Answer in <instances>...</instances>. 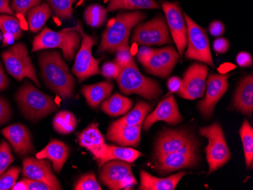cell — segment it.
Listing matches in <instances>:
<instances>
[{"mask_svg": "<svg viewBox=\"0 0 253 190\" xmlns=\"http://www.w3.org/2000/svg\"><path fill=\"white\" fill-rule=\"evenodd\" d=\"M41 76L45 85L63 99L73 97L75 80L62 55L56 51H44L39 54Z\"/></svg>", "mask_w": 253, "mask_h": 190, "instance_id": "1", "label": "cell"}, {"mask_svg": "<svg viewBox=\"0 0 253 190\" xmlns=\"http://www.w3.org/2000/svg\"><path fill=\"white\" fill-rule=\"evenodd\" d=\"M15 99L24 117L32 121L41 120L58 109L51 96L42 93L28 81L18 89Z\"/></svg>", "mask_w": 253, "mask_h": 190, "instance_id": "2", "label": "cell"}, {"mask_svg": "<svg viewBox=\"0 0 253 190\" xmlns=\"http://www.w3.org/2000/svg\"><path fill=\"white\" fill-rule=\"evenodd\" d=\"M146 15L143 12H119L114 22L102 34L99 49L102 52H116V50L128 43L132 29L143 21Z\"/></svg>", "mask_w": 253, "mask_h": 190, "instance_id": "3", "label": "cell"}, {"mask_svg": "<svg viewBox=\"0 0 253 190\" xmlns=\"http://www.w3.org/2000/svg\"><path fill=\"white\" fill-rule=\"evenodd\" d=\"M81 42L82 37L79 33L71 28L54 31L45 27L34 38L32 52L59 48L62 50L64 58L66 60L72 61L76 55Z\"/></svg>", "mask_w": 253, "mask_h": 190, "instance_id": "4", "label": "cell"}, {"mask_svg": "<svg viewBox=\"0 0 253 190\" xmlns=\"http://www.w3.org/2000/svg\"><path fill=\"white\" fill-rule=\"evenodd\" d=\"M117 82L121 91L125 95H140L152 100L157 99L162 94L159 83L142 75L138 70L136 62L122 68Z\"/></svg>", "mask_w": 253, "mask_h": 190, "instance_id": "5", "label": "cell"}, {"mask_svg": "<svg viewBox=\"0 0 253 190\" xmlns=\"http://www.w3.org/2000/svg\"><path fill=\"white\" fill-rule=\"evenodd\" d=\"M71 29L78 31L82 37L81 47L75 57L72 72L78 77L79 82H83L90 76L100 74L99 65L102 58L96 59L93 57L92 49L96 44V39L85 33L81 21H78L76 26L71 28Z\"/></svg>", "mask_w": 253, "mask_h": 190, "instance_id": "6", "label": "cell"}, {"mask_svg": "<svg viewBox=\"0 0 253 190\" xmlns=\"http://www.w3.org/2000/svg\"><path fill=\"white\" fill-rule=\"evenodd\" d=\"M200 133V135L209 140L206 152L210 166L209 174H211L230 161L231 152L226 142L222 127L218 122H215L208 127H201Z\"/></svg>", "mask_w": 253, "mask_h": 190, "instance_id": "7", "label": "cell"}, {"mask_svg": "<svg viewBox=\"0 0 253 190\" xmlns=\"http://www.w3.org/2000/svg\"><path fill=\"white\" fill-rule=\"evenodd\" d=\"M198 147L197 139L187 130H165L160 133L155 143L154 157L170 152L197 154Z\"/></svg>", "mask_w": 253, "mask_h": 190, "instance_id": "8", "label": "cell"}, {"mask_svg": "<svg viewBox=\"0 0 253 190\" xmlns=\"http://www.w3.org/2000/svg\"><path fill=\"white\" fill-rule=\"evenodd\" d=\"M2 58L7 72L15 80L21 81L24 78H29L37 86H41L34 65L28 55V48L24 42L15 44L2 52Z\"/></svg>", "mask_w": 253, "mask_h": 190, "instance_id": "9", "label": "cell"}, {"mask_svg": "<svg viewBox=\"0 0 253 190\" xmlns=\"http://www.w3.org/2000/svg\"><path fill=\"white\" fill-rule=\"evenodd\" d=\"M183 17L187 25L188 43L186 59L202 62L213 68L214 62L206 30L197 25L187 14H183Z\"/></svg>", "mask_w": 253, "mask_h": 190, "instance_id": "10", "label": "cell"}, {"mask_svg": "<svg viewBox=\"0 0 253 190\" xmlns=\"http://www.w3.org/2000/svg\"><path fill=\"white\" fill-rule=\"evenodd\" d=\"M99 181L111 190H131L137 182L126 161L112 160L101 166Z\"/></svg>", "mask_w": 253, "mask_h": 190, "instance_id": "11", "label": "cell"}, {"mask_svg": "<svg viewBox=\"0 0 253 190\" xmlns=\"http://www.w3.org/2000/svg\"><path fill=\"white\" fill-rule=\"evenodd\" d=\"M131 42L146 46L171 43L166 19L158 15L150 21L138 25L133 31Z\"/></svg>", "mask_w": 253, "mask_h": 190, "instance_id": "12", "label": "cell"}, {"mask_svg": "<svg viewBox=\"0 0 253 190\" xmlns=\"http://www.w3.org/2000/svg\"><path fill=\"white\" fill-rule=\"evenodd\" d=\"M162 7L166 17L168 27L170 29L172 39L177 46L180 57L187 46V28L183 14L177 2H167L162 0Z\"/></svg>", "mask_w": 253, "mask_h": 190, "instance_id": "13", "label": "cell"}, {"mask_svg": "<svg viewBox=\"0 0 253 190\" xmlns=\"http://www.w3.org/2000/svg\"><path fill=\"white\" fill-rule=\"evenodd\" d=\"M208 72V68L203 64L194 63L190 65L182 80L183 87L178 93L180 96L189 100L203 97L206 92Z\"/></svg>", "mask_w": 253, "mask_h": 190, "instance_id": "14", "label": "cell"}, {"mask_svg": "<svg viewBox=\"0 0 253 190\" xmlns=\"http://www.w3.org/2000/svg\"><path fill=\"white\" fill-rule=\"evenodd\" d=\"M230 75L211 74L206 80V97L199 103V110L204 117H210L214 113V106L225 94L228 89Z\"/></svg>", "mask_w": 253, "mask_h": 190, "instance_id": "15", "label": "cell"}, {"mask_svg": "<svg viewBox=\"0 0 253 190\" xmlns=\"http://www.w3.org/2000/svg\"><path fill=\"white\" fill-rule=\"evenodd\" d=\"M178 52L173 46H167L156 49L152 57L143 64V67L148 73L166 78L171 73L174 66L178 62Z\"/></svg>", "mask_w": 253, "mask_h": 190, "instance_id": "16", "label": "cell"}, {"mask_svg": "<svg viewBox=\"0 0 253 190\" xmlns=\"http://www.w3.org/2000/svg\"><path fill=\"white\" fill-rule=\"evenodd\" d=\"M22 174L27 178L47 183L55 190H62L59 180L52 171L51 163L45 158H25L23 160Z\"/></svg>", "mask_w": 253, "mask_h": 190, "instance_id": "17", "label": "cell"}, {"mask_svg": "<svg viewBox=\"0 0 253 190\" xmlns=\"http://www.w3.org/2000/svg\"><path fill=\"white\" fill-rule=\"evenodd\" d=\"M183 120L179 112L178 106L174 96L166 98L158 105L151 114L145 117L143 127L145 130H149L152 125L159 121H166L168 124H177Z\"/></svg>", "mask_w": 253, "mask_h": 190, "instance_id": "18", "label": "cell"}, {"mask_svg": "<svg viewBox=\"0 0 253 190\" xmlns=\"http://www.w3.org/2000/svg\"><path fill=\"white\" fill-rule=\"evenodd\" d=\"M78 140L81 147L93 154L95 159L103 158L107 151L108 145L99 130V124H89L83 131L78 133Z\"/></svg>", "mask_w": 253, "mask_h": 190, "instance_id": "19", "label": "cell"}, {"mask_svg": "<svg viewBox=\"0 0 253 190\" xmlns=\"http://www.w3.org/2000/svg\"><path fill=\"white\" fill-rule=\"evenodd\" d=\"M156 170L161 174H168L174 171L193 167L198 161L197 154L170 152L154 157Z\"/></svg>", "mask_w": 253, "mask_h": 190, "instance_id": "20", "label": "cell"}, {"mask_svg": "<svg viewBox=\"0 0 253 190\" xmlns=\"http://www.w3.org/2000/svg\"><path fill=\"white\" fill-rule=\"evenodd\" d=\"M2 133L18 155H25L34 150L31 133L23 124H11L4 128Z\"/></svg>", "mask_w": 253, "mask_h": 190, "instance_id": "21", "label": "cell"}, {"mask_svg": "<svg viewBox=\"0 0 253 190\" xmlns=\"http://www.w3.org/2000/svg\"><path fill=\"white\" fill-rule=\"evenodd\" d=\"M143 124L119 126L112 123L107 132V139L122 147H137L141 138Z\"/></svg>", "mask_w": 253, "mask_h": 190, "instance_id": "22", "label": "cell"}, {"mask_svg": "<svg viewBox=\"0 0 253 190\" xmlns=\"http://www.w3.org/2000/svg\"><path fill=\"white\" fill-rule=\"evenodd\" d=\"M186 174L187 173L181 171L170 177L159 178L142 170L140 171V185L139 190H174Z\"/></svg>", "mask_w": 253, "mask_h": 190, "instance_id": "23", "label": "cell"}, {"mask_svg": "<svg viewBox=\"0 0 253 190\" xmlns=\"http://www.w3.org/2000/svg\"><path fill=\"white\" fill-rule=\"evenodd\" d=\"M234 106L243 114L251 116L253 111V76H246L240 80L234 97Z\"/></svg>", "mask_w": 253, "mask_h": 190, "instance_id": "24", "label": "cell"}, {"mask_svg": "<svg viewBox=\"0 0 253 190\" xmlns=\"http://www.w3.org/2000/svg\"><path fill=\"white\" fill-rule=\"evenodd\" d=\"M68 147L63 142L53 140L36 154L38 158H45L52 161L55 172L60 173L68 157Z\"/></svg>", "mask_w": 253, "mask_h": 190, "instance_id": "25", "label": "cell"}, {"mask_svg": "<svg viewBox=\"0 0 253 190\" xmlns=\"http://www.w3.org/2000/svg\"><path fill=\"white\" fill-rule=\"evenodd\" d=\"M112 90L113 83L107 80L96 84L85 85L82 87V93L86 99L88 105L93 109H96L110 96Z\"/></svg>", "mask_w": 253, "mask_h": 190, "instance_id": "26", "label": "cell"}, {"mask_svg": "<svg viewBox=\"0 0 253 190\" xmlns=\"http://www.w3.org/2000/svg\"><path fill=\"white\" fill-rule=\"evenodd\" d=\"M133 106V102L128 98L116 93L102 102V112L112 117H119L128 113Z\"/></svg>", "mask_w": 253, "mask_h": 190, "instance_id": "27", "label": "cell"}, {"mask_svg": "<svg viewBox=\"0 0 253 190\" xmlns=\"http://www.w3.org/2000/svg\"><path fill=\"white\" fill-rule=\"evenodd\" d=\"M140 156H142V153L133 149L116 147V146H108L107 151L104 157L97 160V162L99 167L102 164L112 160H120V161L133 163Z\"/></svg>", "mask_w": 253, "mask_h": 190, "instance_id": "28", "label": "cell"}, {"mask_svg": "<svg viewBox=\"0 0 253 190\" xmlns=\"http://www.w3.org/2000/svg\"><path fill=\"white\" fill-rule=\"evenodd\" d=\"M52 14V9L47 3H42L33 7L27 12V21L33 33L41 31Z\"/></svg>", "mask_w": 253, "mask_h": 190, "instance_id": "29", "label": "cell"}, {"mask_svg": "<svg viewBox=\"0 0 253 190\" xmlns=\"http://www.w3.org/2000/svg\"><path fill=\"white\" fill-rule=\"evenodd\" d=\"M153 106L146 102L139 101L136 106L128 114L119 120L114 122L113 124L119 126H134L143 124L146 116L151 111Z\"/></svg>", "mask_w": 253, "mask_h": 190, "instance_id": "30", "label": "cell"}, {"mask_svg": "<svg viewBox=\"0 0 253 190\" xmlns=\"http://www.w3.org/2000/svg\"><path fill=\"white\" fill-rule=\"evenodd\" d=\"M159 8L155 0H110L107 11L114 12L119 9H153Z\"/></svg>", "mask_w": 253, "mask_h": 190, "instance_id": "31", "label": "cell"}, {"mask_svg": "<svg viewBox=\"0 0 253 190\" xmlns=\"http://www.w3.org/2000/svg\"><path fill=\"white\" fill-rule=\"evenodd\" d=\"M54 129L60 134H70L77 127V118L75 114L68 111L58 113L52 121Z\"/></svg>", "mask_w": 253, "mask_h": 190, "instance_id": "32", "label": "cell"}, {"mask_svg": "<svg viewBox=\"0 0 253 190\" xmlns=\"http://www.w3.org/2000/svg\"><path fill=\"white\" fill-rule=\"evenodd\" d=\"M107 12V9L102 5L92 4L85 9L84 18L88 26L99 28L106 22Z\"/></svg>", "mask_w": 253, "mask_h": 190, "instance_id": "33", "label": "cell"}, {"mask_svg": "<svg viewBox=\"0 0 253 190\" xmlns=\"http://www.w3.org/2000/svg\"><path fill=\"white\" fill-rule=\"evenodd\" d=\"M240 136L242 140L247 167H252L253 162V128L248 120H244L240 130Z\"/></svg>", "mask_w": 253, "mask_h": 190, "instance_id": "34", "label": "cell"}, {"mask_svg": "<svg viewBox=\"0 0 253 190\" xmlns=\"http://www.w3.org/2000/svg\"><path fill=\"white\" fill-rule=\"evenodd\" d=\"M47 4L57 18L67 21L73 16V4L77 0H46Z\"/></svg>", "mask_w": 253, "mask_h": 190, "instance_id": "35", "label": "cell"}, {"mask_svg": "<svg viewBox=\"0 0 253 190\" xmlns=\"http://www.w3.org/2000/svg\"><path fill=\"white\" fill-rule=\"evenodd\" d=\"M0 31L2 35L11 34L15 39H19L23 34L19 20L13 15H0Z\"/></svg>", "mask_w": 253, "mask_h": 190, "instance_id": "36", "label": "cell"}, {"mask_svg": "<svg viewBox=\"0 0 253 190\" xmlns=\"http://www.w3.org/2000/svg\"><path fill=\"white\" fill-rule=\"evenodd\" d=\"M21 172L19 167H12L0 176V190H12Z\"/></svg>", "mask_w": 253, "mask_h": 190, "instance_id": "37", "label": "cell"}, {"mask_svg": "<svg viewBox=\"0 0 253 190\" xmlns=\"http://www.w3.org/2000/svg\"><path fill=\"white\" fill-rule=\"evenodd\" d=\"M75 190H102L94 173H88L78 180L74 187Z\"/></svg>", "mask_w": 253, "mask_h": 190, "instance_id": "38", "label": "cell"}, {"mask_svg": "<svg viewBox=\"0 0 253 190\" xmlns=\"http://www.w3.org/2000/svg\"><path fill=\"white\" fill-rule=\"evenodd\" d=\"M13 161L14 156L11 154L9 145L5 140H2L0 144V176L6 171Z\"/></svg>", "mask_w": 253, "mask_h": 190, "instance_id": "39", "label": "cell"}, {"mask_svg": "<svg viewBox=\"0 0 253 190\" xmlns=\"http://www.w3.org/2000/svg\"><path fill=\"white\" fill-rule=\"evenodd\" d=\"M116 56L115 62L121 67L128 66V65H132L135 63L134 59L130 53V46L128 43L125 44L124 46H121L116 52Z\"/></svg>", "mask_w": 253, "mask_h": 190, "instance_id": "40", "label": "cell"}, {"mask_svg": "<svg viewBox=\"0 0 253 190\" xmlns=\"http://www.w3.org/2000/svg\"><path fill=\"white\" fill-rule=\"evenodd\" d=\"M41 2V0H13L11 8L18 15L25 16L31 8L40 5Z\"/></svg>", "mask_w": 253, "mask_h": 190, "instance_id": "41", "label": "cell"}, {"mask_svg": "<svg viewBox=\"0 0 253 190\" xmlns=\"http://www.w3.org/2000/svg\"><path fill=\"white\" fill-rule=\"evenodd\" d=\"M122 68L116 62H108L103 64L100 73L107 80H114L119 77Z\"/></svg>", "mask_w": 253, "mask_h": 190, "instance_id": "42", "label": "cell"}, {"mask_svg": "<svg viewBox=\"0 0 253 190\" xmlns=\"http://www.w3.org/2000/svg\"><path fill=\"white\" fill-rule=\"evenodd\" d=\"M22 181L25 183L26 190H55L52 186L43 181H35L27 177L22 179Z\"/></svg>", "mask_w": 253, "mask_h": 190, "instance_id": "43", "label": "cell"}, {"mask_svg": "<svg viewBox=\"0 0 253 190\" xmlns=\"http://www.w3.org/2000/svg\"><path fill=\"white\" fill-rule=\"evenodd\" d=\"M11 109L6 99L0 97V126L5 124L11 117Z\"/></svg>", "mask_w": 253, "mask_h": 190, "instance_id": "44", "label": "cell"}, {"mask_svg": "<svg viewBox=\"0 0 253 190\" xmlns=\"http://www.w3.org/2000/svg\"><path fill=\"white\" fill-rule=\"evenodd\" d=\"M156 49L153 48L149 47V46H141V47L139 48L137 52V59L142 65L146 63L150 58L152 57V55L155 52Z\"/></svg>", "mask_w": 253, "mask_h": 190, "instance_id": "45", "label": "cell"}, {"mask_svg": "<svg viewBox=\"0 0 253 190\" xmlns=\"http://www.w3.org/2000/svg\"><path fill=\"white\" fill-rule=\"evenodd\" d=\"M209 30H210V35L211 36L218 38V37L224 35L225 32V27L221 21H214L210 24Z\"/></svg>", "mask_w": 253, "mask_h": 190, "instance_id": "46", "label": "cell"}, {"mask_svg": "<svg viewBox=\"0 0 253 190\" xmlns=\"http://www.w3.org/2000/svg\"><path fill=\"white\" fill-rule=\"evenodd\" d=\"M213 48L217 53H225L230 48V42L225 38H217L213 43Z\"/></svg>", "mask_w": 253, "mask_h": 190, "instance_id": "47", "label": "cell"}, {"mask_svg": "<svg viewBox=\"0 0 253 190\" xmlns=\"http://www.w3.org/2000/svg\"><path fill=\"white\" fill-rule=\"evenodd\" d=\"M237 65L241 68H247L253 65V58L249 52H241L237 55L236 58Z\"/></svg>", "mask_w": 253, "mask_h": 190, "instance_id": "48", "label": "cell"}, {"mask_svg": "<svg viewBox=\"0 0 253 190\" xmlns=\"http://www.w3.org/2000/svg\"><path fill=\"white\" fill-rule=\"evenodd\" d=\"M168 88L172 93H180L183 87V81L178 76H172L168 80Z\"/></svg>", "mask_w": 253, "mask_h": 190, "instance_id": "49", "label": "cell"}, {"mask_svg": "<svg viewBox=\"0 0 253 190\" xmlns=\"http://www.w3.org/2000/svg\"><path fill=\"white\" fill-rule=\"evenodd\" d=\"M10 0H0V14H8L15 15L13 10L9 5Z\"/></svg>", "mask_w": 253, "mask_h": 190, "instance_id": "50", "label": "cell"}, {"mask_svg": "<svg viewBox=\"0 0 253 190\" xmlns=\"http://www.w3.org/2000/svg\"><path fill=\"white\" fill-rule=\"evenodd\" d=\"M8 83L9 82H8V76L4 72L2 64L0 63V92L6 89L8 87Z\"/></svg>", "mask_w": 253, "mask_h": 190, "instance_id": "51", "label": "cell"}]
</instances>
